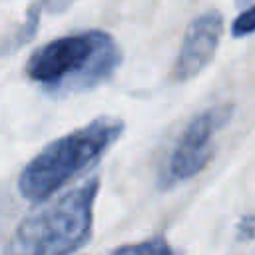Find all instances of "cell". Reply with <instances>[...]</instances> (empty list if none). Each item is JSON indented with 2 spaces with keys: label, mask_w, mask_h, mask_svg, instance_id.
Returning <instances> with one entry per match:
<instances>
[{
  "label": "cell",
  "mask_w": 255,
  "mask_h": 255,
  "mask_svg": "<svg viewBox=\"0 0 255 255\" xmlns=\"http://www.w3.org/2000/svg\"><path fill=\"white\" fill-rule=\"evenodd\" d=\"M122 58V48L112 34L84 30L60 36L34 50L24 72L48 96L66 98L108 82L120 68Z\"/></svg>",
  "instance_id": "cell-1"
},
{
  "label": "cell",
  "mask_w": 255,
  "mask_h": 255,
  "mask_svg": "<svg viewBox=\"0 0 255 255\" xmlns=\"http://www.w3.org/2000/svg\"><path fill=\"white\" fill-rule=\"evenodd\" d=\"M126 124L102 116L44 145L22 169L18 191L30 201H48L64 185L94 167L122 137Z\"/></svg>",
  "instance_id": "cell-2"
},
{
  "label": "cell",
  "mask_w": 255,
  "mask_h": 255,
  "mask_svg": "<svg viewBox=\"0 0 255 255\" xmlns=\"http://www.w3.org/2000/svg\"><path fill=\"white\" fill-rule=\"evenodd\" d=\"M98 191L100 177L92 175L48 201L18 223L2 255H74L92 237Z\"/></svg>",
  "instance_id": "cell-3"
},
{
  "label": "cell",
  "mask_w": 255,
  "mask_h": 255,
  "mask_svg": "<svg viewBox=\"0 0 255 255\" xmlns=\"http://www.w3.org/2000/svg\"><path fill=\"white\" fill-rule=\"evenodd\" d=\"M233 116V106L217 104L203 110L195 116L189 126L179 135L177 143L173 145L165 171H163V185H177L195 177L213 157L215 149V135L221 128L229 124Z\"/></svg>",
  "instance_id": "cell-4"
},
{
  "label": "cell",
  "mask_w": 255,
  "mask_h": 255,
  "mask_svg": "<svg viewBox=\"0 0 255 255\" xmlns=\"http://www.w3.org/2000/svg\"><path fill=\"white\" fill-rule=\"evenodd\" d=\"M223 34V16L217 10H207L193 18L183 34L179 54L171 68L173 82H187L207 68L217 52Z\"/></svg>",
  "instance_id": "cell-5"
},
{
  "label": "cell",
  "mask_w": 255,
  "mask_h": 255,
  "mask_svg": "<svg viewBox=\"0 0 255 255\" xmlns=\"http://www.w3.org/2000/svg\"><path fill=\"white\" fill-rule=\"evenodd\" d=\"M108 255H175V253L163 235H155V237L141 239L135 243L120 245L114 251H110Z\"/></svg>",
  "instance_id": "cell-6"
},
{
  "label": "cell",
  "mask_w": 255,
  "mask_h": 255,
  "mask_svg": "<svg viewBox=\"0 0 255 255\" xmlns=\"http://www.w3.org/2000/svg\"><path fill=\"white\" fill-rule=\"evenodd\" d=\"M255 34V4L249 6L247 10H243L231 24V36L233 38H243Z\"/></svg>",
  "instance_id": "cell-7"
},
{
  "label": "cell",
  "mask_w": 255,
  "mask_h": 255,
  "mask_svg": "<svg viewBox=\"0 0 255 255\" xmlns=\"http://www.w3.org/2000/svg\"><path fill=\"white\" fill-rule=\"evenodd\" d=\"M237 237L241 241H249L255 237V215H245L241 217L239 225H237Z\"/></svg>",
  "instance_id": "cell-8"
},
{
  "label": "cell",
  "mask_w": 255,
  "mask_h": 255,
  "mask_svg": "<svg viewBox=\"0 0 255 255\" xmlns=\"http://www.w3.org/2000/svg\"><path fill=\"white\" fill-rule=\"evenodd\" d=\"M247 2H249V0H235V4H237V6H245Z\"/></svg>",
  "instance_id": "cell-9"
}]
</instances>
